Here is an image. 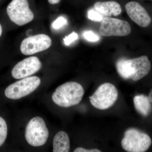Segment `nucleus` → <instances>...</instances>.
I'll use <instances>...</instances> for the list:
<instances>
[{
	"label": "nucleus",
	"mask_w": 152,
	"mask_h": 152,
	"mask_svg": "<svg viewBox=\"0 0 152 152\" xmlns=\"http://www.w3.org/2000/svg\"><path fill=\"white\" fill-rule=\"evenodd\" d=\"M40 84V79L37 76L27 77L9 86L5 95L11 99H19L33 92Z\"/></svg>",
	"instance_id": "obj_6"
},
{
	"label": "nucleus",
	"mask_w": 152,
	"mask_h": 152,
	"mask_svg": "<svg viewBox=\"0 0 152 152\" xmlns=\"http://www.w3.org/2000/svg\"><path fill=\"white\" fill-rule=\"evenodd\" d=\"M49 134L45 123L40 117L33 118L26 127L25 137L28 143L32 146L39 147L45 145Z\"/></svg>",
	"instance_id": "obj_5"
},
{
	"label": "nucleus",
	"mask_w": 152,
	"mask_h": 152,
	"mask_svg": "<svg viewBox=\"0 0 152 152\" xmlns=\"http://www.w3.org/2000/svg\"><path fill=\"white\" fill-rule=\"evenodd\" d=\"M7 135V126L5 121L0 117V146L5 141Z\"/></svg>",
	"instance_id": "obj_15"
},
{
	"label": "nucleus",
	"mask_w": 152,
	"mask_h": 152,
	"mask_svg": "<svg viewBox=\"0 0 152 152\" xmlns=\"http://www.w3.org/2000/svg\"><path fill=\"white\" fill-rule=\"evenodd\" d=\"M7 11L11 20L18 26H24L34 18L28 0H12L7 6Z\"/></svg>",
	"instance_id": "obj_7"
},
{
	"label": "nucleus",
	"mask_w": 152,
	"mask_h": 152,
	"mask_svg": "<svg viewBox=\"0 0 152 152\" xmlns=\"http://www.w3.org/2000/svg\"><path fill=\"white\" fill-rule=\"evenodd\" d=\"M125 9L131 20L140 26L146 28L151 24V17L146 10L139 3L136 1L128 2L125 5Z\"/></svg>",
	"instance_id": "obj_11"
},
{
	"label": "nucleus",
	"mask_w": 152,
	"mask_h": 152,
	"mask_svg": "<svg viewBox=\"0 0 152 152\" xmlns=\"http://www.w3.org/2000/svg\"><path fill=\"white\" fill-rule=\"evenodd\" d=\"M48 1L51 4H56L59 2L60 0H48Z\"/></svg>",
	"instance_id": "obj_21"
},
{
	"label": "nucleus",
	"mask_w": 152,
	"mask_h": 152,
	"mask_svg": "<svg viewBox=\"0 0 152 152\" xmlns=\"http://www.w3.org/2000/svg\"><path fill=\"white\" fill-rule=\"evenodd\" d=\"M135 108L144 116L148 115L152 111L151 103L148 97L144 95L135 96L133 99Z\"/></svg>",
	"instance_id": "obj_14"
},
{
	"label": "nucleus",
	"mask_w": 152,
	"mask_h": 152,
	"mask_svg": "<svg viewBox=\"0 0 152 152\" xmlns=\"http://www.w3.org/2000/svg\"><path fill=\"white\" fill-rule=\"evenodd\" d=\"M33 30L31 29L28 30L27 31H26L27 35L28 36V37H31V34L32 33Z\"/></svg>",
	"instance_id": "obj_22"
},
{
	"label": "nucleus",
	"mask_w": 152,
	"mask_h": 152,
	"mask_svg": "<svg viewBox=\"0 0 152 152\" xmlns=\"http://www.w3.org/2000/svg\"><path fill=\"white\" fill-rule=\"evenodd\" d=\"M118 93L114 85L105 83L97 89L89 97L90 102L94 107L105 110L112 107L118 99Z\"/></svg>",
	"instance_id": "obj_4"
},
{
	"label": "nucleus",
	"mask_w": 152,
	"mask_h": 152,
	"mask_svg": "<svg viewBox=\"0 0 152 152\" xmlns=\"http://www.w3.org/2000/svg\"><path fill=\"white\" fill-rule=\"evenodd\" d=\"M75 152H101V151L97 149H86L83 148H78L74 151Z\"/></svg>",
	"instance_id": "obj_20"
},
{
	"label": "nucleus",
	"mask_w": 152,
	"mask_h": 152,
	"mask_svg": "<svg viewBox=\"0 0 152 152\" xmlns=\"http://www.w3.org/2000/svg\"><path fill=\"white\" fill-rule=\"evenodd\" d=\"M131 31L128 22L109 17L104 18L99 28L100 34L104 37H124L129 34Z\"/></svg>",
	"instance_id": "obj_8"
},
{
	"label": "nucleus",
	"mask_w": 152,
	"mask_h": 152,
	"mask_svg": "<svg viewBox=\"0 0 152 152\" xmlns=\"http://www.w3.org/2000/svg\"><path fill=\"white\" fill-rule=\"evenodd\" d=\"M83 36L86 40L89 42H96L99 39V36L92 31H86L83 34Z\"/></svg>",
	"instance_id": "obj_18"
},
{
	"label": "nucleus",
	"mask_w": 152,
	"mask_h": 152,
	"mask_svg": "<svg viewBox=\"0 0 152 152\" xmlns=\"http://www.w3.org/2000/svg\"><path fill=\"white\" fill-rule=\"evenodd\" d=\"M88 18L93 21L101 22L104 19V16L95 9H91L88 12Z\"/></svg>",
	"instance_id": "obj_16"
},
{
	"label": "nucleus",
	"mask_w": 152,
	"mask_h": 152,
	"mask_svg": "<svg viewBox=\"0 0 152 152\" xmlns=\"http://www.w3.org/2000/svg\"><path fill=\"white\" fill-rule=\"evenodd\" d=\"M148 98L149 99L150 101H151V103H152V89L150 91Z\"/></svg>",
	"instance_id": "obj_23"
},
{
	"label": "nucleus",
	"mask_w": 152,
	"mask_h": 152,
	"mask_svg": "<svg viewBox=\"0 0 152 152\" xmlns=\"http://www.w3.org/2000/svg\"><path fill=\"white\" fill-rule=\"evenodd\" d=\"M51 44V39L47 35L41 34L31 36L22 42L20 50L23 54L29 56L47 50Z\"/></svg>",
	"instance_id": "obj_9"
},
{
	"label": "nucleus",
	"mask_w": 152,
	"mask_h": 152,
	"mask_svg": "<svg viewBox=\"0 0 152 152\" xmlns=\"http://www.w3.org/2000/svg\"><path fill=\"white\" fill-rule=\"evenodd\" d=\"M95 10L99 12L104 16H117L121 14V8L119 4L114 1L97 2L94 4Z\"/></svg>",
	"instance_id": "obj_12"
},
{
	"label": "nucleus",
	"mask_w": 152,
	"mask_h": 152,
	"mask_svg": "<svg viewBox=\"0 0 152 152\" xmlns=\"http://www.w3.org/2000/svg\"><path fill=\"white\" fill-rule=\"evenodd\" d=\"M151 144L152 140L149 136L134 128L126 131L121 140L123 148L129 152L146 151Z\"/></svg>",
	"instance_id": "obj_3"
},
{
	"label": "nucleus",
	"mask_w": 152,
	"mask_h": 152,
	"mask_svg": "<svg viewBox=\"0 0 152 152\" xmlns=\"http://www.w3.org/2000/svg\"><path fill=\"white\" fill-rule=\"evenodd\" d=\"M2 33V28L0 24V37Z\"/></svg>",
	"instance_id": "obj_24"
},
{
	"label": "nucleus",
	"mask_w": 152,
	"mask_h": 152,
	"mask_svg": "<svg viewBox=\"0 0 152 152\" xmlns=\"http://www.w3.org/2000/svg\"><path fill=\"white\" fill-rule=\"evenodd\" d=\"M41 67L42 63L37 57H29L19 62L14 66L12 71V76L15 79L24 78L36 73Z\"/></svg>",
	"instance_id": "obj_10"
},
{
	"label": "nucleus",
	"mask_w": 152,
	"mask_h": 152,
	"mask_svg": "<svg viewBox=\"0 0 152 152\" xmlns=\"http://www.w3.org/2000/svg\"><path fill=\"white\" fill-rule=\"evenodd\" d=\"M67 24V20L64 17L61 16L56 19L53 23L52 27L54 29H59L65 25Z\"/></svg>",
	"instance_id": "obj_17"
},
{
	"label": "nucleus",
	"mask_w": 152,
	"mask_h": 152,
	"mask_svg": "<svg viewBox=\"0 0 152 152\" xmlns=\"http://www.w3.org/2000/svg\"><path fill=\"white\" fill-rule=\"evenodd\" d=\"M53 147V152L69 151L70 143L67 134L64 131L57 133L54 137Z\"/></svg>",
	"instance_id": "obj_13"
},
{
	"label": "nucleus",
	"mask_w": 152,
	"mask_h": 152,
	"mask_svg": "<svg viewBox=\"0 0 152 152\" xmlns=\"http://www.w3.org/2000/svg\"><path fill=\"white\" fill-rule=\"evenodd\" d=\"M148 56H141L130 59H121L116 64L117 72L123 79L137 81L147 76L151 69Z\"/></svg>",
	"instance_id": "obj_1"
},
{
	"label": "nucleus",
	"mask_w": 152,
	"mask_h": 152,
	"mask_svg": "<svg viewBox=\"0 0 152 152\" xmlns=\"http://www.w3.org/2000/svg\"><path fill=\"white\" fill-rule=\"evenodd\" d=\"M84 95L83 86L75 82H69L57 88L52 95V100L57 105L69 107L80 102Z\"/></svg>",
	"instance_id": "obj_2"
},
{
	"label": "nucleus",
	"mask_w": 152,
	"mask_h": 152,
	"mask_svg": "<svg viewBox=\"0 0 152 152\" xmlns=\"http://www.w3.org/2000/svg\"><path fill=\"white\" fill-rule=\"evenodd\" d=\"M151 1H152V0H151Z\"/></svg>",
	"instance_id": "obj_25"
},
{
	"label": "nucleus",
	"mask_w": 152,
	"mask_h": 152,
	"mask_svg": "<svg viewBox=\"0 0 152 152\" xmlns=\"http://www.w3.org/2000/svg\"><path fill=\"white\" fill-rule=\"evenodd\" d=\"M78 39V35L77 33L73 32L67 37L64 38V41L66 46H69Z\"/></svg>",
	"instance_id": "obj_19"
}]
</instances>
